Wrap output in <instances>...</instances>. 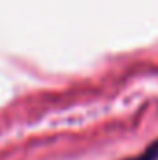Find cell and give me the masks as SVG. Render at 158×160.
I'll return each instance as SVG.
<instances>
[{"mask_svg": "<svg viewBox=\"0 0 158 160\" xmlns=\"http://www.w3.org/2000/svg\"><path fill=\"white\" fill-rule=\"evenodd\" d=\"M126 160H158V140L153 142L147 149H143L140 155H136L132 158H126Z\"/></svg>", "mask_w": 158, "mask_h": 160, "instance_id": "6da1fadb", "label": "cell"}]
</instances>
